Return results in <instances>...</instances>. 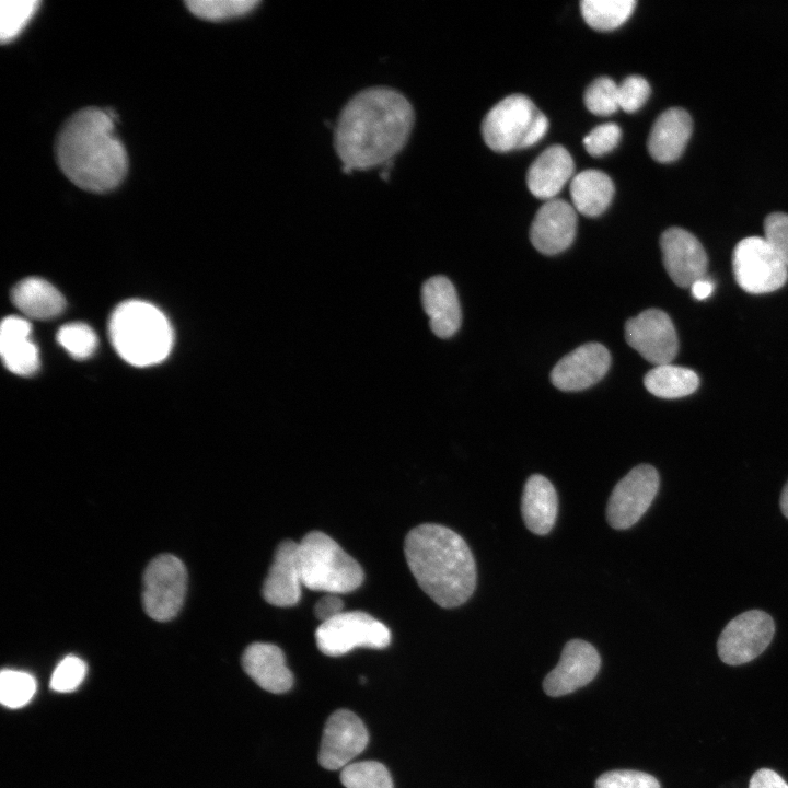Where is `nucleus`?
<instances>
[{"label":"nucleus","mask_w":788,"mask_h":788,"mask_svg":"<svg viewBox=\"0 0 788 788\" xmlns=\"http://www.w3.org/2000/svg\"><path fill=\"white\" fill-rule=\"evenodd\" d=\"M764 239L788 268V215L773 212L764 220Z\"/></svg>","instance_id":"nucleus-38"},{"label":"nucleus","mask_w":788,"mask_h":788,"mask_svg":"<svg viewBox=\"0 0 788 788\" xmlns=\"http://www.w3.org/2000/svg\"><path fill=\"white\" fill-rule=\"evenodd\" d=\"M573 170V160L566 148L548 147L529 167L528 187L537 198L553 199L571 178Z\"/></svg>","instance_id":"nucleus-22"},{"label":"nucleus","mask_w":788,"mask_h":788,"mask_svg":"<svg viewBox=\"0 0 788 788\" xmlns=\"http://www.w3.org/2000/svg\"><path fill=\"white\" fill-rule=\"evenodd\" d=\"M546 116L525 95L512 94L497 103L485 116L482 135L494 151L528 148L544 137Z\"/></svg>","instance_id":"nucleus-6"},{"label":"nucleus","mask_w":788,"mask_h":788,"mask_svg":"<svg viewBox=\"0 0 788 788\" xmlns=\"http://www.w3.org/2000/svg\"><path fill=\"white\" fill-rule=\"evenodd\" d=\"M714 291V282L708 278H702L694 282L691 287L693 297L697 300L708 298Z\"/></svg>","instance_id":"nucleus-42"},{"label":"nucleus","mask_w":788,"mask_h":788,"mask_svg":"<svg viewBox=\"0 0 788 788\" xmlns=\"http://www.w3.org/2000/svg\"><path fill=\"white\" fill-rule=\"evenodd\" d=\"M775 623L769 614L750 610L732 618L722 629L717 652L722 662L740 665L757 658L770 644Z\"/></svg>","instance_id":"nucleus-10"},{"label":"nucleus","mask_w":788,"mask_h":788,"mask_svg":"<svg viewBox=\"0 0 788 788\" xmlns=\"http://www.w3.org/2000/svg\"><path fill=\"white\" fill-rule=\"evenodd\" d=\"M415 123L410 102L401 92L373 86L354 95L334 127V147L343 171L386 165L406 146Z\"/></svg>","instance_id":"nucleus-1"},{"label":"nucleus","mask_w":788,"mask_h":788,"mask_svg":"<svg viewBox=\"0 0 788 788\" xmlns=\"http://www.w3.org/2000/svg\"><path fill=\"white\" fill-rule=\"evenodd\" d=\"M40 5L38 0H2L0 2V39L12 42L25 28Z\"/></svg>","instance_id":"nucleus-31"},{"label":"nucleus","mask_w":788,"mask_h":788,"mask_svg":"<svg viewBox=\"0 0 788 788\" xmlns=\"http://www.w3.org/2000/svg\"><path fill=\"white\" fill-rule=\"evenodd\" d=\"M611 366V355L601 344H584L563 357L551 372L555 387L581 391L598 383Z\"/></svg>","instance_id":"nucleus-16"},{"label":"nucleus","mask_w":788,"mask_h":788,"mask_svg":"<svg viewBox=\"0 0 788 788\" xmlns=\"http://www.w3.org/2000/svg\"><path fill=\"white\" fill-rule=\"evenodd\" d=\"M595 788H660L658 779L647 773L617 769L602 774Z\"/></svg>","instance_id":"nucleus-36"},{"label":"nucleus","mask_w":788,"mask_h":788,"mask_svg":"<svg viewBox=\"0 0 788 788\" xmlns=\"http://www.w3.org/2000/svg\"><path fill=\"white\" fill-rule=\"evenodd\" d=\"M105 109L84 107L58 130L54 151L58 167L77 187L96 194L117 188L129 169L128 154Z\"/></svg>","instance_id":"nucleus-2"},{"label":"nucleus","mask_w":788,"mask_h":788,"mask_svg":"<svg viewBox=\"0 0 788 788\" xmlns=\"http://www.w3.org/2000/svg\"><path fill=\"white\" fill-rule=\"evenodd\" d=\"M186 589L187 571L182 560L171 554L159 555L143 573L146 613L159 622L173 618L183 605Z\"/></svg>","instance_id":"nucleus-9"},{"label":"nucleus","mask_w":788,"mask_h":788,"mask_svg":"<svg viewBox=\"0 0 788 788\" xmlns=\"http://www.w3.org/2000/svg\"><path fill=\"white\" fill-rule=\"evenodd\" d=\"M13 304L26 317L50 320L66 306L63 296L48 281L30 277L18 282L11 291Z\"/></svg>","instance_id":"nucleus-25"},{"label":"nucleus","mask_w":788,"mask_h":788,"mask_svg":"<svg viewBox=\"0 0 788 788\" xmlns=\"http://www.w3.org/2000/svg\"><path fill=\"white\" fill-rule=\"evenodd\" d=\"M601 658L596 649L581 639L569 640L557 665L546 675L543 688L548 696L559 697L589 684L598 674Z\"/></svg>","instance_id":"nucleus-15"},{"label":"nucleus","mask_w":788,"mask_h":788,"mask_svg":"<svg viewBox=\"0 0 788 788\" xmlns=\"http://www.w3.org/2000/svg\"><path fill=\"white\" fill-rule=\"evenodd\" d=\"M32 325L21 316H8L1 323L0 354L4 367L18 375H31L39 369L37 346L31 338Z\"/></svg>","instance_id":"nucleus-20"},{"label":"nucleus","mask_w":788,"mask_h":788,"mask_svg":"<svg viewBox=\"0 0 788 788\" xmlns=\"http://www.w3.org/2000/svg\"><path fill=\"white\" fill-rule=\"evenodd\" d=\"M315 640L324 654L337 657L359 647L386 648L391 642V631L370 614L349 611L321 623L315 630Z\"/></svg>","instance_id":"nucleus-7"},{"label":"nucleus","mask_w":788,"mask_h":788,"mask_svg":"<svg viewBox=\"0 0 788 788\" xmlns=\"http://www.w3.org/2000/svg\"><path fill=\"white\" fill-rule=\"evenodd\" d=\"M779 506H780V510H781L783 514L785 515V518L788 519V480L786 482V484L781 490Z\"/></svg>","instance_id":"nucleus-43"},{"label":"nucleus","mask_w":788,"mask_h":788,"mask_svg":"<svg viewBox=\"0 0 788 788\" xmlns=\"http://www.w3.org/2000/svg\"><path fill=\"white\" fill-rule=\"evenodd\" d=\"M735 281L746 292L762 294L781 288L788 268L769 243L761 236L741 240L732 254Z\"/></svg>","instance_id":"nucleus-8"},{"label":"nucleus","mask_w":788,"mask_h":788,"mask_svg":"<svg viewBox=\"0 0 788 788\" xmlns=\"http://www.w3.org/2000/svg\"><path fill=\"white\" fill-rule=\"evenodd\" d=\"M302 586L299 543L285 540L275 551L273 564L263 584V596L275 606H293L301 598Z\"/></svg>","instance_id":"nucleus-18"},{"label":"nucleus","mask_w":788,"mask_h":788,"mask_svg":"<svg viewBox=\"0 0 788 788\" xmlns=\"http://www.w3.org/2000/svg\"><path fill=\"white\" fill-rule=\"evenodd\" d=\"M617 92L619 108L627 113H634L647 102L650 95V85L644 77L629 76L618 84Z\"/></svg>","instance_id":"nucleus-37"},{"label":"nucleus","mask_w":788,"mask_h":788,"mask_svg":"<svg viewBox=\"0 0 788 788\" xmlns=\"http://www.w3.org/2000/svg\"><path fill=\"white\" fill-rule=\"evenodd\" d=\"M57 341L74 359L89 358L97 347L94 331L84 323H68L57 332Z\"/></svg>","instance_id":"nucleus-33"},{"label":"nucleus","mask_w":788,"mask_h":788,"mask_svg":"<svg viewBox=\"0 0 788 788\" xmlns=\"http://www.w3.org/2000/svg\"><path fill=\"white\" fill-rule=\"evenodd\" d=\"M36 686V680L30 673L3 670L0 674V702L8 708H21L31 702Z\"/></svg>","instance_id":"nucleus-32"},{"label":"nucleus","mask_w":788,"mask_h":788,"mask_svg":"<svg viewBox=\"0 0 788 788\" xmlns=\"http://www.w3.org/2000/svg\"><path fill=\"white\" fill-rule=\"evenodd\" d=\"M108 334L117 354L136 367L160 363L173 346V331L166 316L141 300H128L116 306Z\"/></svg>","instance_id":"nucleus-4"},{"label":"nucleus","mask_w":788,"mask_h":788,"mask_svg":"<svg viewBox=\"0 0 788 788\" xmlns=\"http://www.w3.org/2000/svg\"><path fill=\"white\" fill-rule=\"evenodd\" d=\"M344 602L339 594L326 593L314 606V615L322 623L332 619L343 612Z\"/></svg>","instance_id":"nucleus-40"},{"label":"nucleus","mask_w":788,"mask_h":788,"mask_svg":"<svg viewBox=\"0 0 788 788\" xmlns=\"http://www.w3.org/2000/svg\"><path fill=\"white\" fill-rule=\"evenodd\" d=\"M340 781L346 788H394L390 772L376 761L348 764L341 769Z\"/></svg>","instance_id":"nucleus-30"},{"label":"nucleus","mask_w":788,"mask_h":788,"mask_svg":"<svg viewBox=\"0 0 788 788\" xmlns=\"http://www.w3.org/2000/svg\"><path fill=\"white\" fill-rule=\"evenodd\" d=\"M692 118L680 107L663 112L654 121L647 141L650 155L668 163L680 158L692 134Z\"/></svg>","instance_id":"nucleus-23"},{"label":"nucleus","mask_w":788,"mask_h":788,"mask_svg":"<svg viewBox=\"0 0 788 788\" xmlns=\"http://www.w3.org/2000/svg\"><path fill=\"white\" fill-rule=\"evenodd\" d=\"M404 553L417 583L439 606H460L473 594L475 560L453 530L434 523L417 525L405 537Z\"/></svg>","instance_id":"nucleus-3"},{"label":"nucleus","mask_w":788,"mask_h":788,"mask_svg":"<svg viewBox=\"0 0 788 788\" xmlns=\"http://www.w3.org/2000/svg\"><path fill=\"white\" fill-rule=\"evenodd\" d=\"M242 665L258 686L270 693L281 694L293 685V675L287 668L285 654L274 644L250 645L242 656Z\"/></svg>","instance_id":"nucleus-19"},{"label":"nucleus","mask_w":788,"mask_h":788,"mask_svg":"<svg viewBox=\"0 0 788 788\" xmlns=\"http://www.w3.org/2000/svg\"><path fill=\"white\" fill-rule=\"evenodd\" d=\"M299 560L303 587L313 591L340 595L358 589L364 579L360 564L321 531L299 542Z\"/></svg>","instance_id":"nucleus-5"},{"label":"nucleus","mask_w":788,"mask_h":788,"mask_svg":"<svg viewBox=\"0 0 788 788\" xmlns=\"http://www.w3.org/2000/svg\"><path fill=\"white\" fill-rule=\"evenodd\" d=\"M663 266L672 281L682 288L706 277L708 258L700 242L688 231L672 227L660 237Z\"/></svg>","instance_id":"nucleus-14"},{"label":"nucleus","mask_w":788,"mask_h":788,"mask_svg":"<svg viewBox=\"0 0 788 788\" xmlns=\"http://www.w3.org/2000/svg\"><path fill=\"white\" fill-rule=\"evenodd\" d=\"M614 190L612 179L599 170L582 171L570 183L573 208L588 217L604 212L613 199Z\"/></svg>","instance_id":"nucleus-26"},{"label":"nucleus","mask_w":788,"mask_h":788,"mask_svg":"<svg viewBox=\"0 0 788 788\" xmlns=\"http://www.w3.org/2000/svg\"><path fill=\"white\" fill-rule=\"evenodd\" d=\"M659 484V473L652 465L639 464L630 470L609 498V524L615 530H626L637 523L657 496Z\"/></svg>","instance_id":"nucleus-11"},{"label":"nucleus","mask_w":788,"mask_h":788,"mask_svg":"<svg viewBox=\"0 0 788 788\" xmlns=\"http://www.w3.org/2000/svg\"><path fill=\"white\" fill-rule=\"evenodd\" d=\"M618 85L609 77L592 81L584 91L586 107L595 115L609 116L618 108Z\"/></svg>","instance_id":"nucleus-34"},{"label":"nucleus","mask_w":788,"mask_h":788,"mask_svg":"<svg viewBox=\"0 0 788 788\" xmlns=\"http://www.w3.org/2000/svg\"><path fill=\"white\" fill-rule=\"evenodd\" d=\"M85 674V662L79 657L67 656L55 668L49 686L59 693L72 692L82 683Z\"/></svg>","instance_id":"nucleus-35"},{"label":"nucleus","mask_w":788,"mask_h":788,"mask_svg":"<svg viewBox=\"0 0 788 788\" xmlns=\"http://www.w3.org/2000/svg\"><path fill=\"white\" fill-rule=\"evenodd\" d=\"M558 511L557 493L543 475L528 478L521 500V512L526 528L537 535L547 534L554 526Z\"/></svg>","instance_id":"nucleus-24"},{"label":"nucleus","mask_w":788,"mask_h":788,"mask_svg":"<svg viewBox=\"0 0 788 788\" xmlns=\"http://www.w3.org/2000/svg\"><path fill=\"white\" fill-rule=\"evenodd\" d=\"M369 733L352 711L338 709L327 719L318 753V762L328 770L343 769L368 745Z\"/></svg>","instance_id":"nucleus-13"},{"label":"nucleus","mask_w":788,"mask_h":788,"mask_svg":"<svg viewBox=\"0 0 788 788\" xmlns=\"http://www.w3.org/2000/svg\"><path fill=\"white\" fill-rule=\"evenodd\" d=\"M645 387L661 398H680L694 393L698 375L691 369L672 363L656 366L644 378Z\"/></svg>","instance_id":"nucleus-27"},{"label":"nucleus","mask_w":788,"mask_h":788,"mask_svg":"<svg viewBox=\"0 0 788 788\" xmlns=\"http://www.w3.org/2000/svg\"><path fill=\"white\" fill-rule=\"evenodd\" d=\"M186 8L199 19L221 22L251 13L258 0H187Z\"/></svg>","instance_id":"nucleus-29"},{"label":"nucleus","mask_w":788,"mask_h":788,"mask_svg":"<svg viewBox=\"0 0 788 788\" xmlns=\"http://www.w3.org/2000/svg\"><path fill=\"white\" fill-rule=\"evenodd\" d=\"M421 300L431 331L440 338L453 336L461 326L462 313L452 282L444 276L428 279L422 286Z\"/></svg>","instance_id":"nucleus-21"},{"label":"nucleus","mask_w":788,"mask_h":788,"mask_svg":"<svg viewBox=\"0 0 788 788\" xmlns=\"http://www.w3.org/2000/svg\"><path fill=\"white\" fill-rule=\"evenodd\" d=\"M621 128L615 123H605L593 128L583 139L589 154L603 155L612 151L619 142Z\"/></svg>","instance_id":"nucleus-39"},{"label":"nucleus","mask_w":788,"mask_h":788,"mask_svg":"<svg viewBox=\"0 0 788 788\" xmlns=\"http://www.w3.org/2000/svg\"><path fill=\"white\" fill-rule=\"evenodd\" d=\"M636 3L635 0H583L580 8L589 26L610 31L621 26L631 15Z\"/></svg>","instance_id":"nucleus-28"},{"label":"nucleus","mask_w":788,"mask_h":788,"mask_svg":"<svg viewBox=\"0 0 788 788\" xmlns=\"http://www.w3.org/2000/svg\"><path fill=\"white\" fill-rule=\"evenodd\" d=\"M625 339L644 359L654 366L671 363L679 350L674 325L667 313L648 309L625 324Z\"/></svg>","instance_id":"nucleus-12"},{"label":"nucleus","mask_w":788,"mask_h":788,"mask_svg":"<svg viewBox=\"0 0 788 788\" xmlns=\"http://www.w3.org/2000/svg\"><path fill=\"white\" fill-rule=\"evenodd\" d=\"M576 229L573 206L564 199L553 198L537 210L530 228V240L538 252L555 255L571 245Z\"/></svg>","instance_id":"nucleus-17"},{"label":"nucleus","mask_w":788,"mask_h":788,"mask_svg":"<svg viewBox=\"0 0 788 788\" xmlns=\"http://www.w3.org/2000/svg\"><path fill=\"white\" fill-rule=\"evenodd\" d=\"M749 788H788V784L776 772L761 768L751 777Z\"/></svg>","instance_id":"nucleus-41"}]
</instances>
